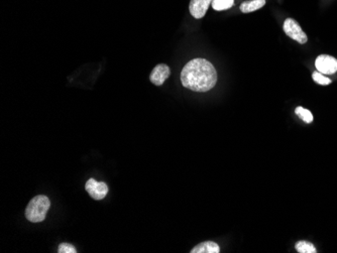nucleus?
Here are the masks:
<instances>
[{"mask_svg": "<svg viewBox=\"0 0 337 253\" xmlns=\"http://www.w3.org/2000/svg\"><path fill=\"white\" fill-rule=\"evenodd\" d=\"M182 85L194 92H207L217 82L213 65L205 59H194L186 64L181 72Z\"/></svg>", "mask_w": 337, "mask_h": 253, "instance_id": "obj_1", "label": "nucleus"}, {"mask_svg": "<svg viewBox=\"0 0 337 253\" xmlns=\"http://www.w3.org/2000/svg\"><path fill=\"white\" fill-rule=\"evenodd\" d=\"M50 207L51 202L49 198L44 195H38L29 203L26 209V217L32 223L42 222L45 220Z\"/></svg>", "mask_w": 337, "mask_h": 253, "instance_id": "obj_2", "label": "nucleus"}, {"mask_svg": "<svg viewBox=\"0 0 337 253\" xmlns=\"http://www.w3.org/2000/svg\"><path fill=\"white\" fill-rule=\"evenodd\" d=\"M284 31L285 33L291 37L292 40L298 42L301 45H304L308 42V37L307 34L303 31V29L301 28L300 25L297 23L296 21H294L293 18H287L284 26H283Z\"/></svg>", "mask_w": 337, "mask_h": 253, "instance_id": "obj_3", "label": "nucleus"}, {"mask_svg": "<svg viewBox=\"0 0 337 253\" xmlns=\"http://www.w3.org/2000/svg\"><path fill=\"white\" fill-rule=\"evenodd\" d=\"M315 67L323 75H332L337 72V60L329 55H320L315 61Z\"/></svg>", "mask_w": 337, "mask_h": 253, "instance_id": "obj_4", "label": "nucleus"}, {"mask_svg": "<svg viewBox=\"0 0 337 253\" xmlns=\"http://www.w3.org/2000/svg\"><path fill=\"white\" fill-rule=\"evenodd\" d=\"M86 191L94 200H102L108 193V187L103 182H97L95 179H89L85 186Z\"/></svg>", "mask_w": 337, "mask_h": 253, "instance_id": "obj_5", "label": "nucleus"}, {"mask_svg": "<svg viewBox=\"0 0 337 253\" xmlns=\"http://www.w3.org/2000/svg\"><path fill=\"white\" fill-rule=\"evenodd\" d=\"M170 74H171V70L167 65L158 64L152 71L151 76H150V80L153 84L156 86H162L164 82L170 77Z\"/></svg>", "mask_w": 337, "mask_h": 253, "instance_id": "obj_6", "label": "nucleus"}, {"mask_svg": "<svg viewBox=\"0 0 337 253\" xmlns=\"http://www.w3.org/2000/svg\"><path fill=\"white\" fill-rule=\"evenodd\" d=\"M210 3H212V0H191L189 11L193 17L202 18L206 14Z\"/></svg>", "mask_w": 337, "mask_h": 253, "instance_id": "obj_7", "label": "nucleus"}, {"mask_svg": "<svg viewBox=\"0 0 337 253\" xmlns=\"http://www.w3.org/2000/svg\"><path fill=\"white\" fill-rule=\"evenodd\" d=\"M190 252L191 253H219L220 248L215 242L206 241V242L198 244Z\"/></svg>", "mask_w": 337, "mask_h": 253, "instance_id": "obj_8", "label": "nucleus"}, {"mask_svg": "<svg viewBox=\"0 0 337 253\" xmlns=\"http://www.w3.org/2000/svg\"><path fill=\"white\" fill-rule=\"evenodd\" d=\"M266 5V0H247L241 4V11L244 13H249L261 9Z\"/></svg>", "mask_w": 337, "mask_h": 253, "instance_id": "obj_9", "label": "nucleus"}, {"mask_svg": "<svg viewBox=\"0 0 337 253\" xmlns=\"http://www.w3.org/2000/svg\"><path fill=\"white\" fill-rule=\"evenodd\" d=\"M212 7L214 10H226L233 6L234 0H212Z\"/></svg>", "mask_w": 337, "mask_h": 253, "instance_id": "obj_10", "label": "nucleus"}, {"mask_svg": "<svg viewBox=\"0 0 337 253\" xmlns=\"http://www.w3.org/2000/svg\"><path fill=\"white\" fill-rule=\"evenodd\" d=\"M295 113L297 114V116H298L299 118H301L306 123H311L314 119L313 114L311 113V111L308 109H305L304 107H301V106L297 107L295 109Z\"/></svg>", "mask_w": 337, "mask_h": 253, "instance_id": "obj_11", "label": "nucleus"}, {"mask_svg": "<svg viewBox=\"0 0 337 253\" xmlns=\"http://www.w3.org/2000/svg\"><path fill=\"white\" fill-rule=\"evenodd\" d=\"M296 249L300 253H316L315 246L308 241H299L296 243Z\"/></svg>", "mask_w": 337, "mask_h": 253, "instance_id": "obj_12", "label": "nucleus"}, {"mask_svg": "<svg viewBox=\"0 0 337 253\" xmlns=\"http://www.w3.org/2000/svg\"><path fill=\"white\" fill-rule=\"evenodd\" d=\"M312 79H313L317 84L322 85V86H326V85L331 84V80L329 79V78L325 77L323 74H321V73L318 72V71L313 72V74H312Z\"/></svg>", "mask_w": 337, "mask_h": 253, "instance_id": "obj_13", "label": "nucleus"}, {"mask_svg": "<svg viewBox=\"0 0 337 253\" xmlns=\"http://www.w3.org/2000/svg\"><path fill=\"white\" fill-rule=\"evenodd\" d=\"M58 252L59 253H76L77 249L72 244L62 243V244H60V246H59Z\"/></svg>", "mask_w": 337, "mask_h": 253, "instance_id": "obj_14", "label": "nucleus"}]
</instances>
